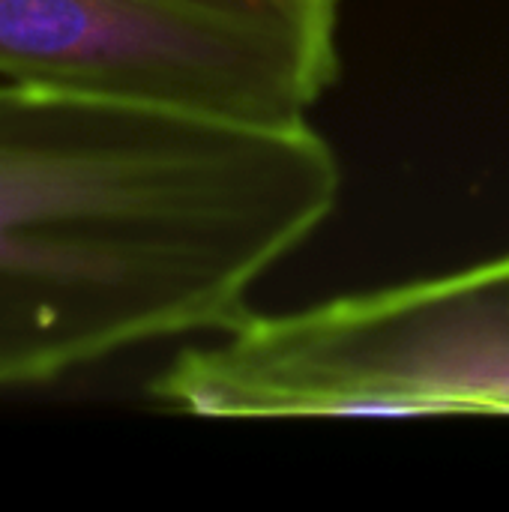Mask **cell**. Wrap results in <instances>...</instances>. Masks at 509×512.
<instances>
[{
  "label": "cell",
  "instance_id": "3",
  "mask_svg": "<svg viewBox=\"0 0 509 512\" xmlns=\"http://www.w3.org/2000/svg\"><path fill=\"white\" fill-rule=\"evenodd\" d=\"M342 0H0V78L291 126L339 75Z\"/></svg>",
  "mask_w": 509,
  "mask_h": 512
},
{
  "label": "cell",
  "instance_id": "1",
  "mask_svg": "<svg viewBox=\"0 0 509 512\" xmlns=\"http://www.w3.org/2000/svg\"><path fill=\"white\" fill-rule=\"evenodd\" d=\"M339 189L309 123L0 78V393L234 327Z\"/></svg>",
  "mask_w": 509,
  "mask_h": 512
},
{
  "label": "cell",
  "instance_id": "2",
  "mask_svg": "<svg viewBox=\"0 0 509 512\" xmlns=\"http://www.w3.org/2000/svg\"><path fill=\"white\" fill-rule=\"evenodd\" d=\"M183 348L147 387L192 417H509V255L336 297L249 312Z\"/></svg>",
  "mask_w": 509,
  "mask_h": 512
}]
</instances>
